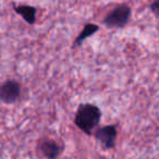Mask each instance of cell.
Here are the masks:
<instances>
[{
	"instance_id": "cell-7",
	"label": "cell",
	"mask_w": 159,
	"mask_h": 159,
	"mask_svg": "<svg viewBox=\"0 0 159 159\" xmlns=\"http://www.w3.org/2000/svg\"><path fill=\"white\" fill-rule=\"evenodd\" d=\"M99 31V26L95 23H86L83 27V30L80 32V34L76 36V38L74 39L72 44V48H76V47H80L81 45L84 43L85 39H87L89 37L93 36L95 33Z\"/></svg>"
},
{
	"instance_id": "cell-8",
	"label": "cell",
	"mask_w": 159,
	"mask_h": 159,
	"mask_svg": "<svg viewBox=\"0 0 159 159\" xmlns=\"http://www.w3.org/2000/svg\"><path fill=\"white\" fill-rule=\"evenodd\" d=\"M149 8H150V11L156 16L159 18V0H154V1L150 3Z\"/></svg>"
},
{
	"instance_id": "cell-3",
	"label": "cell",
	"mask_w": 159,
	"mask_h": 159,
	"mask_svg": "<svg viewBox=\"0 0 159 159\" xmlns=\"http://www.w3.org/2000/svg\"><path fill=\"white\" fill-rule=\"evenodd\" d=\"M21 96V84L16 80H7L0 85V102L12 105Z\"/></svg>"
},
{
	"instance_id": "cell-4",
	"label": "cell",
	"mask_w": 159,
	"mask_h": 159,
	"mask_svg": "<svg viewBox=\"0 0 159 159\" xmlns=\"http://www.w3.org/2000/svg\"><path fill=\"white\" fill-rule=\"evenodd\" d=\"M96 141L99 142V144L105 149H112L116 146V141L118 136V130L115 124L100 126L99 129H96L93 133Z\"/></svg>"
},
{
	"instance_id": "cell-2",
	"label": "cell",
	"mask_w": 159,
	"mask_h": 159,
	"mask_svg": "<svg viewBox=\"0 0 159 159\" xmlns=\"http://www.w3.org/2000/svg\"><path fill=\"white\" fill-rule=\"evenodd\" d=\"M131 16V8L128 5H119L109 12L102 20V24L108 29H122L128 24Z\"/></svg>"
},
{
	"instance_id": "cell-1",
	"label": "cell",
	"mask_w": 159,
	"mask_h": 159,
	"mask_svg": "<svg viewBox=\"0 0 159 159\" xmlns=\"http://www.w3.org/2000/svg\"><path fill=\"white\" fill-rule=\"evenodd\" d=\"M102 119V110L94 104L80 105L74 116V124L79 130L86 135H92L99 125Z\"/></svg>"
},
{
	"instance_id": "cell-5",
	"label": "cell",
	"mask_w": 159,
	"mask_h": 159,
	"mask_svg": "<svg viewBox=\"0 0 159 159\" xmlns=\"http://www.w3.org/2000/svg\"><path fill=\"white\" fill-rule=\"evenodd\" d=\"M38 149L42 155L47 159H57L62 154L63 146L60 145L57 141L51 139H45L39 142Z\"/></svg>"
},
{
	"instance_id": "cell-6",
	"label": "cell",
	"mask_w": 159,
	"mask_h": 159,
	"mask_svg": "<svg viewBox=\"0 0 159 159\" xmlns=\"http://www.w3.org/2000/svg\"><path fill=\"white\" fill-rule=\"evenodd\" d=\"M13 10L18 13L27 24L34 25L36 22V14L37 9L30 5H13Z\"/></svg>"
}]
</instances>
